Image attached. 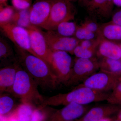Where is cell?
Returning a JSON list of instances; mask_svg holds the SVG:
<instances>
[{"label":"cell","mask_w":121,"mask_h":121,"mask_svg":"<svg viewBox=\"0 0 121 121\" xmlns=\"http://www.w3.org/2000/svg\"><path fill=\"white\" fill-rule=\"evenodd\" d=\"M114 5L113 0H90L85 7L90 17L104 22L112 17Z\"/></svg>","instance_id":"11"},{"label":"cell","mask_w":121,"mask_h":121,"mask_svg":"<svg viewBox=\"0 0 121 121\" xmlns=\"http://www.w3.org/2000/svg\"><path fill=\"white\" fill-rule=\"evenodd\" d=\"M8 0H0V7H4L8 5L7 4Z\"/></svg>","instance_id":"33"},{"label":"cell","mask_w":121,"mask_h":121,"mask_svg":"<svg viewBox=\"0 0 121 121\" xmlns=\"http://www.w3.org/2000/svg\"><path fill=\"white\" fill-rule=\"evenodd\" d=\"M43 118L41 113L38 111H35L32 115L31 121H41Z\"/></svg>","instance_id":"31"},{"label":"cell","mask_w":121,"mask_h":121,"mask_svg":"<svg viewBox=\"0 0 121 121\" xmlns=\"http://www.w3.org/2000/svg\"><path fill=\"white\" fill-rule=\"evenodd\" d=\"M89 107L75 103H71L56 113L53 121H71L79 118L88 110Z\"/></svg>","instance_id":"13"},{"label":"cell","mask_w":121,"mask_h":121,"mask_svg":"<svg viewBox=\"0 0 121 121\" xmlns=\"http://www.w3.org/2000/svg\"><path fill=\"white\" fill-rule=\"evenodd\" d=\"M11 23L27 29L31 25L30 21V8L27 9L16 10Z\"/></svg>","instance_id":"19"},{"label":"cell","mask_w":121,"mask_h":121,"mask_svg":"<svg viewBox=\"0 0 121 121\" xmlns=\"http://www.w3.org/2000/svg\"><path fill=\"white\" fill-rule=\"evenodd\" d=\"M0 26L2 32L13 42L16 47L40 58L32 50L29 33L26 29L17 26L11 22L1 25Z\"/></svg>","instance_id":"6"},{"label":"cell","mask_w":121,"mask_h":121,"mask_svg":"<svg viewBox=\"0 0 121 121\" xmlns=\"http://www.w3.org/2000/svg\"><path fill=\"white\" fill-rule=\"evenodd\" d=\"M54 0H37L30 8V21L33 25L43 28L50 17Z\"/></svg>","instance_id":"12"},{"label":"cell","mask_w":121,"mask_h":121,"mask_svg":"<svg viewBox=\"0 0 121 121\" xmlns=\"http://www.w3.org/2000/svg\"><path fill=\"white\" fill-rule=\"evenodd\" d=\"M18 121L17 119H11V121Z\"/></svg>","instance_id":"37"},{"label":"cell","mask_w":121,"mask_h":121,"mask_svg":"<svg viewBox=\"0 0 121 121\" xmlns=\"http://www.w3.org/2000/svg\"><path fill=\"white\" fill-rule=\"evenodd\" d=\"M72 58L68 52L63 51H53L52 68L60 84L65 85L72 69Z\"/></svg>","instance_id":"9"},{"label":"cell","mask_w":121,"mask_h":121,"mask_svg":"<svg viewBox=\"0 0 121 121\" xmlns=\"http://www.w3.org/2000/svg\"></svg>","instance_id":"40"},{"label":"cell","mask_w":121,"mask_h":121,"mask_svg":"<svg viewBox=\"0 0 121 121\" xmlns=\"http://www.w3.org/2000/svg\"><path fill=\"white\" fill-rule=\"evenodd\" d=\"M119 44V46H120V47L121 48V43H118Z\"/></svg>","instance_id":"38"},{"label":"cell","mask_w":121,"mask_h":121,"mask_svg":"<svg viewBox=\"0 0 121 121\" xmlns=\"http://www.w3.org/2000/svg\"><path fill=\"white\" fill-rule=\"evenodd\" d=\"M26 29L29 33L32 50L40 58L49 65L52 70L53 51L48 45L43 31L39 27L32 25Z\"/></svg>","instance_id":"7"},{"label":"cell","mask_w":121,"mask_h":121,"mask_svg":"<svg viewBox=\"0 0 121 121\" xmlns=\"http://www.w3.org/2000/svg\"><path fill=\"white\" fill-rule=\"evenodd\" d=\"M12 4L17 10L29 8L32 5V0H11Z\"/></svg>","instance_id":"29"},{"label":"cell","mask_w":121,"mask_h":121,"mask_svg":"<svg viewBox=\"0 0 121 121\" xmlns=\"http://www.w3.org/2000/svg\"><path fill=\"white\" fill-rule=\"evenodd\" d=\"M12 48L5 39H0V60L1 63H4L9 58H15Z\"/></svg>","instance_id":"23"},{"label":"cell","mask_w":121,"mask_h":121,"mask_svg":"<svg viewBox=\"0 0 121 121\" xmlns=\"http://www.w3.org/2000/svg\"><path fill=\"white\" fill-rule=\"evenodd\" d=\"M76 0H54L50 17L43 28L55 31L60 23L73 20L76 13Z\"/></svg>","instance_id":"4"},{"label":"cell","mask_w":121,"mask_h":121,"mask_svg":"<svg viewBox=\"0 0 121 121\" xmlns=\"http://www.w3.org/2000/svg\"><path fill=\"white\" fill-rule=\"evenodd\" d=\"M78 26L75 22L71 21H65L60 24L55 31L62 36L74 37Z\"/></svg>","instance_id":"21"},{"label":"cell","mask_w":121,"mask_h":121,"mask_svg":"<svg viewBox=\"0 0 121 121\" xmlns=\"http://www.w3.org/2000/svg\"><path fill=\"white\" fill-rule=\"evenodd\" d=\"M99 70L121 76V60L101 58L99 60Z\"/></svg>","instance_id":"18"},{"label":"cell","mask_w":121,"mask_h":121,"mask_svg":"<svg viewBox=\"0 0 121 121\" xmlns=\"http://www.w3.org/2000/svg\"><path fill=\"white\" fill-rule=\"evenodd\" d=\"M15 98L12 95L9 93H4L0 95V113L1 116L11 111L16 103Z\"/></svg>","instance_id":"20"},{"label":"cell","mask_w":121,"mask_h":121,"mask_svg":"<svg viewBox=\"0 0 121 121\" xmlns=\"http://www.w3.org/2000/svg\"><path fill=\"white\" fill-rule=\"evenodd\" d=\"M96 51L83 47L78 44L74 49L73 54L78 58L90 59L94 57Z\"/></svg>","instance_id":"27"},{"label":"cell","mask_w":121,"mask_h":121,"mask_svg":"<svg viewBox=\"0 0 121 121\" xmlns=\"http://www.w3.org/2000/svg\"><path fill=\"white\" fill-rule=\"evenodd\" d=\"M16 10L11 5L0 7V25L11 22Z\"/></svg>","instance_id":"24"},{"label":"cell","mask_w":121,"mask_h":121,"mask_svg":"<svg viewBox=\"0 0 121 121\" xmlns=\"http://www.w3.org/2000/svg\"><path fill=\"white\" fill-rule=\"evenodd\" d=\"M118 120H120L121 121V111H120L118 116Z\"/></svg>","instance_id":"36"},{"label":"cell","mask_w":121,"mask_h":121,"mask_svg":"<svg viewBox=\"0 0 121 121\" xmlns=\"http://www.w3.org/2000/svg\"><path fill=\"white\" fill-rule=\"evenodd\" d=\"M96 54L101 58L112 59H121V49L118 43L100 37Z\"/></svg>","instance_id":"16"},{"label":"cell","mask_w":121,"mask_h":121,"mask_svg":"<svg viewBox=\"0 0 121 121\" xmlns=\"http://www.w3.org/2000/svg\"><path fill=\"white\" fill-rule=\"evenodd\" d=\"M31 106L22 104L19 107L18 109L19 121H29L31 117L32 111Z\"/></svg>","instance_id":"28"},{"label":"cell","mask_w":121,"mask_h":121,"mask_svg":"<svg viewBox=\"0 0 121 121\" xmlns=\"http://www.w3.org/2000/svg\"><path fill=\"white\" fill-rule=\"evenodd\" d=\"M121 76L100 70L76 87H85L98 91L107 92L112 90Z\"/></svg>","instance_id":"8"},{"label":"cell","mask_w":121,"mask_h":121,"mask_svg":"<svg viewBox=\"0 0 121 121\" xmlns=\"http://www.w3.org/2000/svg\"><path fill=\"white\" fill-rule=\"evenodd\" d=\"M79 5L85 7L90 0H78Z\"/></svg>","instance_id":"32"},{"label":"cell","mask_w":121,"mask_h":121,"mask_svg":"<svg viewBox=\"0 0 121 121\" xmlns=\"http://www.w3.org/2000/svg\"><path fill=\"white\" fill-rule=\"evenodd\" d=\"M110 94L94 90L85 87H77L70 92L59 94L52 97H45L39 108L48 105H66L71 103L87 105L93 102L106 101Z\"/></svg>","instance_id":"2"},{"label":"cell","mask_w":121,"mask_h":121,"mask_svg":"<svg viewBox=\"0 0 121 121\" xmlns=\"http://www.w3.org/2000/svg\"><path fill=\"white\" fill-rule=\"evenodd\" d=\"M99 121H111L110 119H109L108 118H104V119H102L101 120H100Z\"/></svg>","instance_id":"35"},{"label":"cell","mask_w":121,"mask_h":121,"mask_svg":"<svg viewBox=\"0 0 121 121\" xmlns=\"http://www.w3.org/2000/svg\"><path fill=\"white\" fill-rule=\"evenodd\" d=\"M38 85L20 65L17 69L14 84L10 94L19 100L22 104L32 106H39L45 97L39 92Z\"/></svg>","instance_id":"3"},{"label":"cell","mask_w":121,"mask_h":121,"mask_svg":"<svg viewBox=\"0 0 121 121\" xmlns=\"http://www.w3.org/2000/svg\"><path fill=\"white\" fill-rule=\"evenodd\" d=\"M113 2L114 5L121 7V0H113Z\"/></svg>","instance_id":"34"},{"label":"cell","mask_w":121,"mask_h":121,"mask_svg":"<svg viewBox=\"0 0 121 121\" xmlns=\"http://www.w3.org/2000/svg\"><path fill=\"white\" fill-rule=\"evenodd\" d=\"M121 110V106L108 103L93 107L78 121H99Z\"/></svg>","instance_id":"14"},{"label":"cell","mask_w":121,"mask_h":121,"mask_svg":"<svg viewBox=\"0 0 121 121\" xmlns=\"http://www.w3.org/2000/svg\"><path fill=\"white\" fill-rule=\"evenodd\" d=\"M19 65L17 61L0 69V94L11 93Z\"/></svg>","instance_id":"15"},{"label":"cell","mask_w":121,"mask_h":121,"mask_svg":"<svg viewBox=\"0 0 121 121\" xmlns=\"http://www.w3.org/2000/svg\"><path fill=\"white\" fill-rule=\"evenodd\" d=\"M120 121V120H118V119H117V120H115V121Z\"/></svg>","instance_id":"39"},{"label":"cell","mask_w":121,"mask_h":121,"mask_svg":"<svg viewBox=\"0 0 121 121\" xmlns=\"http://www.w3.org/2000/svg\"><path fill=\"white\" fill-rule=\"evenodd\" d=\"M16 48L17 62L38 86L44 90H53L56 89L60 84L49 65L42 59Z\"/></svg>","instance_id":"1"},{"label":"cell","mask_w":121,"mask_h":121,"mask_svg":"<svg viewBox=\"0 0 121 121\" xmlns=\"http://www.w3.org/2000/svg\"><path fill=\"white\" fill-rule=\"evenodd\" d=\"M108 103L121 106V76L106 100Z\"/></svg>","instance_id":"22"},{"label":"cell","mask_w":121,"mask_h":121,"mask_svg":"<svg viewBox=\"0 0 121 121\" xmlns=\"http://www.w3.org/2000/svg\"><path fill=\"white\" fill-rule=\"evenodd\" d=\"M80 25L100 37L101 25L99 24L97 21L89 16L84 19Z\"/></svg>","instance_id":"26"},{"label":"cell","mask_w":121,"mask_h":121,"mask_svg":"<svg viewBox=\"0 0 121 121\" xmlns=\"http://www.w3.org/2000/svg\"><path fill=\"white\" fill-rule=\"evenodd\" d=\"M99 69V63L96 58H78L72 67L70 76L65 86H78Z\"/></svg>","instance_id":"5"},{"label":"cell","mask_w":121,"mask_h":121,"mask_svg":"<svg viewBox=\"0 0 121 121\" xmlns=\"http://www.w3.org/2000/svg\"><path fill=\"white\" fill-rule=\"evenodd\" d=\"M100 36L117 43H121V26L109 22L101 25Z\"/></svg>","instance_id":"17"},{"label":"cell","mask_w":121,"mask_h":121,"mask_svg":"<svg viewBox=\"0 0 121 121\" xmlns=\"http://www.w3.org/2000/svg\"><path fill=\"white\" fill-rule=\"evenodd\" d=\"M111 22L117 25L121 26V9L117 11L112 15Z\"/></svg>","instance_id":"30"},{"label":"cell","mask_w":121,"mask_h":121,"mask_svg":"<svg viewBox=\"0 0 121 121\" xmlns=\"http://www.w3.org/2000/svg\"><path fill=\"white\" fill-rule=\"evenodd\" d=\"M74 37L79 41L90 40L97 39L99 37L98 35L90 31L80 25L78 26Z\"/></svg>","instance_id":"25"},{"label":"cell","mask_w":121,"mask_h":121,"mask_svg":"<svg viewBox=\"0 0 121 121\" xmlns=\"http://www.w3.org/2000/svg\"><path fill=\"white\" fill-rule=\"evenodd\" d=\"M43 33L48 45L52 51H63L73 54L74 49L80 41L74 37L62 36L53 30H47Z\"/></svg>","instance_id":"10"}]
</instances>
